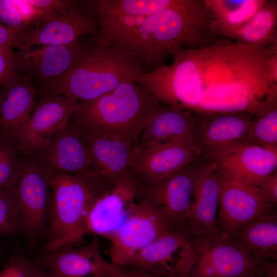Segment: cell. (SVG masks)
I'll use <instances>...</instances> for the list:
<instances>
[{"instance_id":"6da1fadb","label":"cell","mask_w":277,"mask_h":277,"mask_svg":"<svg viewBox=\"0 0 277 277\" xmlns=\"http://www.w3.org/2000/svg\"><path fill=\"white\" fill-rule=\"evenodd\" d=\"M173 63L143 72L136 82L161 103L193 112L248 111L251 101L276 90L274 45L220 38L195 49L174 47Z\"/></svg>"},{"instance_id":"7a4b0ae2","label":"cell","mask_w":277,"mask_h":277,"mask_svg":"<svg viewBox=\"0 0 277 277\" xmlns=\"http://www.w3.org/2000/svg\"><path fill=\"white\" fill-rule=\"evenodd\" d=\"M219 35L205 1L176 0L174 5L146 16L131 31L108 42L130 52L143 66H163L174 47L201 48Z\"/></svg>"},{"instance_id":"3957f363","label":"cell","mask_w":277,"mask_h":277,"mask_svg":"<svg viewBox=\"0 0 277 277\" xmlns=\"http://www.w3.org/2000/svg\"><path fill=\"white\" fill-rule=\"evenodd\" d=\"M87 39L68 70L43 84L42 96L64 95L78 102L89 101L121 84L136 82L144 72L143 66L126 49L104 42L97 34Z\"/></svg>"},{"instance_id":"277c9868","label":"cell","mask_w":277,"mask_h":277,"mask_svg":"<svg viewBox=\"0 0 277 277\" xmlns=\"http://www.w3.org/2000/svg\"><path fill=\"white\" fill-rule=\"evenodd\" d=\"M162 104L137 82L124 83L96 98L78 102L69 124L90 135L116 137L136 146Z\"/></svg>"},{"instance_id":"5b68a950","label":"cell","mask_w":277,"mask_h":277,"mask_svg":"<svg viewBox=\"0 0 277 277\" xmlns=\"http://www.w3.org/2000/svg\"><path fill=\"white\" fill-rule=\"evenodd\" d=\"M52 202L49 225L41 251L80 245L89 212L107 191L93 173L75 174L57 171L50 175Z\"/></svg>"},{"instance_id":"8992f818","label":"cell","mask_w":277,"mask_h":277,"mask_svg":"<svg viewBox=\"0 0 277 277\" xmlns=\"http://www.w3.org/2000/svg\"><path fill=\"white\" fill-rule=\"evenodd\" d=\"M19 156L20 171L15 180L3 190L12 202L28 251L32 254L46 236L50 223V175L29 154Z\"/></svg>"},{"instance_id":"52a82bcc","label":"cell","mask_w":277,"mask_h":277,"mask_svg":"<svg viewBox=\"0 0 277 277\" xmlns=\"http://www.w3.org/2000/svg\"><path fill=\"white\" fill-rule=\"evenodd\" d=\"M187 236L197 255L187 277H254L262 261L245 253L221 233H189Z\"/></svg>"},{"instance_id":"ba28073f","label":"cell","mask_w":277,"mask_h":277,"mask_svg":"<svg viewBox=\"0 0 277 277\" xmlns=\"http://www.w3.org/2000/svg\"><path fill=\"white\" fill-rule=\"evenodd\" d=\"M216 172L219 188L216 226L221 234L228 236L247 223L276 212V205L263 198L258 186L237 180L216 167Z\"/></svg>"},{"instance_id":"9c48e42d","label":"cell","mask_w":277,"mask_h":277,"mask_svg":"<svg viewBox=\"0 0 277 277\" xmlns=\"http://www.w3.org/2000/svg\"><path fill=\"white\" fill-rule=\"evenodd\" d=\"M174 230L161 211L146 200L137 202L124 223L108 239L110 262L124 267L137 252Z\"/></svg>"},{"instance_id":"30bf717a","label":"cell","mask_w":277,"mask_h":277,"mask_svg":"<svg viewBox=\"0 0 277 277\" xmlns=\"http://www.w3.org/2000/svg\"><path fill=\"white\" fill-rule=\"evenodd\" d=\"M201 157L193 142L136 146L128 175L135 186L136 201L150 187Z\"/></svg>"},{"instance_id":"8fae6325","label":"cell","mask_w":277,"mask_h":277,"mask_svg":"<svg viewBox=\"0 0 277 277\" xmlns=\"http://www.w3.org/2000/svg\"><path fill=\"white\" fill-rule=\"evenodd\" d=\"M98 30V24L89 1H74L66 9L42 19L26 30L23 47L73 45L97 35Z\"/></svg>"},{"instance_id":"7c38bea8","label":"cell","mask_w":277,"mask_h":277,"mask_svg":"<svg viewBox=\"0 0 277 277\" xmlns=\"http://www.w3.org/2000/svg\"><path fill=\"white\" fill-rule=\"evenodd\" d=\"M196 258L187 235L172 230L135 254L124 267L165 277H187Z\"/></svg>"},{"instance_id":"4fadbf2b","label":"cell","mask_w":277,"mask_h":277,"mask_svg":"<svg viewBox=\"0 0 277 277\" xmlns=\"http://www.w3.org/2000/svg\"><path fill=\"white\" fill-rule=\"evenodd\" d=\"M199 160L156 183L137 201L146 200L152 203L173 230L187 235L190 228V208Z\"/></svg>"},{"instance_id":"5bb4252c","label":"cell","mask_w":277,"mask_h":277,"mask_svg":"<svg viewBox=\"0 0 277 277\" xmlns=\"http://www.w3.org/2000/svg\"><path fill=\"white\" fill-rule=\"evenodd\" d=\"M193 143L202 157H210L231 146L247 143L252 112L248 111L194 112Z\"/></svg>"},{"instance_id":"9a60e30c","label":"cell","mask_w":277,"mask_h":277,"mask_svg":"<svg viewBox=\"0 0 277 277\" xmlns=\"http://www.w3.org/2000/svg\"><path fill=\"white\" fill-rule=\"evenodd\" d=\"M78 101L64 95L42 96L27 122L16 146L19 155L47 145L69 123Z\"/></svg>"},{"instance_id":"2e32d148","label":"cell","mask_w":277,"mask_h":277,"mask_svg":"<svg viewBox=\"0 0 277 277\" xmlns=\"http://www.w3.org/2000/svg\"><path fill=\"white\" fill-rule=\"evenodd\" d=\"M210 158L217 169L248 184L259 186L275 171L277 151L244 143Z\"/></svg>"},{"instance_id":"e0dca14e","label":"cell","mask_w":277,"mask_h":277,"mask_svg":"<svg viewBox=\"0 0 277 277\" xmlns=\"http://www.w3.org/2000/svg\"><path fill=\"white\" fill-rule=\"evenodd\" d=\"M33 261L59 277H86L103 274L117 266L104 259L96 238L81 246L41 251Z\"/></svg>"},{"instance_id":"ac0fdd59","label":"cell","mask_w":277,"mask_h":277,"mask_svg":"<svg viewBox=\"0 0 277 277\" xmlns=\"http://www.w3.org/2000/svg\"><path fill=\"white\" fill-rule=\"evenodd\" d=\"M73 129L88 149L93 173L108 191L128 174L136 146L118 137L92 136Z\"/></svg>"},{"instance_id":"d6986e66","label":"cell","mask_w":277,"mask_h":277,"mask_svg":"<svg viewBox=\"0 0 277 277\" xmlns=\"http://www.w3.org/2000/svg\"><path fill=\"white\" fill-rule=\"evenodd\" d=\"M86 39L71 45L23 47L14 52V68L21 75L45 83L61 76L68 70Z\"/></svg>"},{"instance_id":"ffe728a7","label":"cell","mask_w":277,"mask_h":277,"mask_svg":"<svg viewBox=\"0 0 277 277\" xmlns=\"http://www.w3.org/2000/svg\"><path fill=\"white\" fill-rule=\"evenodd\" d=\"M136 202L135 185L127 175L94 203L87 218L86 234L108 239L128 218Z\"/></svg>"},{"instance_id":"44dd1931","label":"cell","mask_w":277,"mask_h":277,"mask_svg":"<svg viewBox=\"0 0 277 277\" xmlns=\"http://www.w3.org/2000/svg\"><path fill=\"white\" fill-rule=\"evenodd\" d=\"M29 154L49 175L93 173L88 149L69 123L47 145Z\"/></svg>"},{"instance_id":"7402d4cb","label":"cell","mask_w":277,"mask_h":277,"mask_svg":"<svg viewBox=\"0 0 277 277\" xmlns=\"http://www.w3.org/2000/svg\"><path fill=\"white\" fill-rule=\"evenodd\" d=\"M23 75L0 89V141L15 147L34 108L35 89Z\"/></svg>"},{"instance_id":"603a6c76","label":"cell","mask_w":277,"mask_h":277,"mask_svg":"<svg viewBox=\"0 0 277 277\" xmlns=\"http://www.w3.org/2000/svg\"><path fill=\"white\" fill-rule=\"evenodd\" d=\"M219 197L215 165L211 159L202 157L194 183L189 233H221L216 226Z\"/></svg>"},{"instance_id":"cb8c5ba5","label":"cell","mask_w":277,"mask_h":277,"mask_svg":"<svg viewBox=\"0 0 277 277\" xmlns=\"http://www.w3.org/2000/svg\"><path fill=\"white\" fill-rule=\"evenodd\" d=\"M196 124L194 112L162 103L142 130L136 146L193 142Z\"/></svg>"},{"instance_id":"d4e9b609","label":"cell","mask_w":277,"mask_h":277,"mask_svg":"<svg viewBox=\"0 0 277 277\" xmlns=\"http://www.w3.org/2000/svg\"><path fill=\"white\" fill-rule=\"evenodd\" d=\"M228 236L245 253L277 262L276 212L247 223Z\"/></svg>"},{"instance_id":"484cf974","label":"cell","mask_w":277,"mask_h":277,"mask_svg":"<svg viewBox=\"0 0 277 277\" xmlns=\"http://www.w3.org/2000/svg\"><path fill=\"white\" fill-rule=\"evenodd\" d=\"M205 2L218 32L221 35L229 37L250 19L266 1H206Z\"/></svg>"},{"instance_id":"4316f807","label":"cell","mask_w":277,"mask_h":277,"mask_svg":"<svg viewBox=\"0 0 277 277\" xmlns=\"http://www.w3.org/2000/svg\"><path fill=\"white\" fill-rule=\"evenodd\" d=\"M276 23V3L266 2L247 22L229 37L236 38L241 43L268 46V43L273 37Z\"/></svg>"},{"instance_id":"83f0119b","label":"cell","mask_w":277,"mask_h":277,"mask_svg":"<svg viewBox=\"0 0 277 277\" xmlns=\"http://www.w3.org/2000/svg\"><path fill=\"white\" fill-rule=\"evenodd\" d=\"M247 143L277 151V105L274 103L252 117Z\"/></svg>"},{"instance_id":"f1b7e54d","label":"cell","mask_w":277,"mask_h":277,"mask_svg":"<svg viewBox=\"0 0 277 277\" xmlns=\"http://www.w3.org/2000/svg\"><path fill=\"white\" fill-rule=\"evenodd\" d=\"M47 271L27 256L15 254L0 270V277H43Z\"/></svg>"},{"instance_id":"f546056e","label":"cell","mask_w":277,"mask_h":277,"mask_svg":"<svg viewBox=\"0 0 277 277\" xmlns=\"http://www.w3.org/2000/svg\"><path fill=\"white\" fill-rule=\"evenodd\" d=\"M21 163L16 147L0 141V190L15 180L20 171Z\"/></svg>"},{"instance_id":"4dcf8cb0","label":"cell","mask_w":277,"mask_h":277,"mask_svg":"<svg viewBox=\"0 0 277 277\" xmlns=\"http://www.w3.org/2000/svg\"><path fill=\"white\" fill-rule=\"evenodd\" d=\"M21 234L12 202L6 192L0 190V239Z\"/></svg>"},{"instance_id":"1f68e13d","label":"cell","mask_w":277,"mask_h":277,"mask_svg":"<svg viewBox=\"0 0 277 277\" xmlns=\"http://www.w3.org/2000/svg\"><path fill=\"white\" fill-rule=\"evenodd\" d=\"M0 21L6 26L27 30L29 26L19 0H0Z\"/></svg>"},{"instance_id":"d6a6232c","label":"cell","mask_w":277,"mask_h":277,"mask_svg":"<svg viewBox=\"0 0 277 277\" xmlns=\"http://www.w3.org/2000/svg\"><path fill=\"white\" fill-rule=\"evenodd\" d=\"M14 54L12 49L0 46V89L23 75L18 74L14 68Z\"/></svg>"},{"instance_id":"836d02e7","label":"cell","mask_w":277,"mask_h":277,"mask_svg":"<svg viewBox=\"0 0 277 277\" xmlns=\"http://www.w3.org/2000/svg\"><path fill=\"white\" fill-rule=\"evenodd\" d=\"M26 30L6 26L0 22V46L18 50L23 47V38Z\"/></svg>"},{"instance_id":"e575fe53","label":"cell","mask_w":277,"mask_h":277,"mask_svg":"<svg viewBox=\"0 0 277 277\" xmlns=\"http://www.w3.org/2000/svg\"><path fill=\"white\" fill-rule=\"evenodd\" d=\"M258 188L262 196L266 202L276 205L277 171L258 186Z\"/></svg>"},{"instance_id":"d590c367","label":"cell","mask_w":277,"mask_h":277,"mask_svg":"<svg viewBox=\"0 0 277 277\" xmlns=\"http://www.w3.org/2000/svg\"><path fill=\"white\" fill-rule=\"evenodd\" d=\"M91 277H165L139 270L117 267L113 271Z\"/></svg>"},{"instance_id":"8d00e7d4","label":"cell","mask_w":277,"mask_h":277,"mask_svg":"<svg viewBox=\"0 0 277 277\" xmlns=\"http://www.w3.org/2000/svg\"><path fill=\"white\" fill-rule=\"evenodd\" d=\"M254 277H277V262L262 260L256 269Z\"/></svg>"},{"instance_id":"74e56055","label":"cell","mask_w":277,"mask_h":277,"mask_svg":"<svg viewBox=\"0 0 277 277\" xmlns=\"http://www.w3.org/2000/svg\"><path fill=\"white\" fill-rule=\"evenodd\" d=\"M43 277H59V276L47 271L46 274Z\"/></svg>"}]
</instances>
